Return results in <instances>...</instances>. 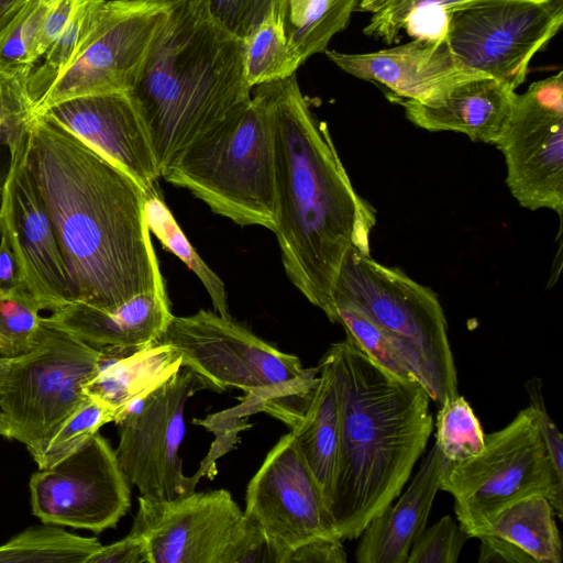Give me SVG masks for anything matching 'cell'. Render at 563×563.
Segmentation results:
<instances>
[{
    "instance_id": "6da1fadb",
    "label": "cell",
    "mask_w": 563,
    "mask_h": 563,
    "mask_svg": "<svg viewBox=\"0 0 563 563\" xmlns=\"http://www.w3.org/2000/svg\"><path fill=\"white\" fill-rule=\"evenodd\" d=\"M26 163L52 221L76 301L113 309L165 289L145 190L45 114L29 124Z\"/></svg>"
},
{
    "instance_id": "7a4b0ae2",
    "label": "cell",
    "mask_w": 563,
    "mask_h": 563,
    "mask_svg": "<svg viewBox=\"0 0 563 563\" xmlns=\"http://www.w3.org/2000/svg\"><path fill=\"white\" fill-rule=\"evenodd\" d=\"M268 108L275 153L276 234L287 277L331 322L332 290L350 249L371 255L375 211L354 189L328 126L296 73L254 86Z\"/></svg>"
},
{
    "instance_id": "3957f363",
    "label": "cell",
    "mask_w": 563,
    "mask_h": 563,
    "mask_svg": "<svg viewBox=\"0 0 563 563\" xmlns=\"http://www.w3.org/2000/svg\"><path fill=\"white\" fill-rule=\"evenodd\" d=\"M340 415L330 504L335 534L354 540L402 490L433 430L430 397L374 363L345 338L325 352Z\"/></svg>"
},
{
    "instance_id": "277c9868",
    "label": "cell",
    "mask_w": 563,
    "mask_h": 563,
    "mask_svg": "<svg viewBox=\"0 0 563 563\" xmlns=\"http://www.w3.org/2000/svg\"><path fill=\"white\" fill-rule=\"evenodd\" d=\"M131 90L161 174L196 141L243 112L252 89L244 42L209 12L207 0H170Z\"/></svg>"
},
{
    "instance_id": "5b68a950",
    "label": "cell",
    "mask_w": 563,
    "mask_h": 563,
    "mask_svg": "<svg viewBox=\"0 0 563 563\" xmlns=\"http://www.w3.org/2000/svg\"><path fill=\"white\" fill-rule=\"evenodd\" d=\"M159 340L179 351L181 366L201 377L208 389L243 390L256 411L274 416L289 428L301 417L319 377L318 366L305 368L296 355L216 311L173 316Z\"/></svg>"
},
{
    "instance_id": "8992f818",
    "label": "cell",
    "mask_w": 563,
    "mask_h": 563,
    "mask_svg": "<svg viewBox=\"0 0 563 563\" xmlns=\"http://www.w3.org/2000/svg\"><path fill=\"white\" fill-rule=\"evenodd\" d=\"M332 302L334 312L338 306L352 308L388 334L438 407L459 395L448 323L432 289L352 247L334 282Z\"/></svg>"
},
{
    "instance_id": "52a82bcc",
    "label": "cell",
    "mask_w": 563,
    "mask_h": 563,
    "mask_svg": "<svg viewBox=\"0 0 563 563\" xmlns=\"http://www.w3.org/2000/svg\"><path fill=\"white\" fill-rule=\"evenodd\" d=\"M240 225H276L274 135L252 88L247 108L191 144L162 175Z\"/></svg>"
},
{
    "instance_id": "ba28073f",
    "label": "cell",
    "mask_w": 563,
    "mask_h": 563,
    "mask_svg": "<svg viewBox=\"0 0 563 563\" xmlns=\"http://www.w3.org/2000/svg\"><path fill=\"white\" fill-rule=\"evenodd\" d=\"M440 489L453 496L457 522L470 538L477 539L499 512L532 495L544 496L562 518L563 479L554 470L530 406L503 429L485 434L479 454L451 463Z\"/></svg>"
},
{
    "instance_id": "9c48e42d",
    "label": "cell",
    "mask_w": 563,
    "mask_h": 563,
    "mask_svg": "<svg viewBox=\"0 0 563 563\" xmlns=\"http://www.w3.org/2000/svg\"><path fill=\"white\" fill-rule=\"evenodd\" d=\"M100 350L42 319L34 346L0 356V434L31 449L88 396L84 385L98 368Z\"/></svg>"
},
{
    "instance_id": "30bf717a",
    "label": "cell",
    "mask_w": 563,
    "mask_h": 563,
    "mask_svg": "<svg viewBox=\"0 0 563 563\" xmlns=\"http://www.w3.org/2000/svg\"><path fill=\"white\" fill-rule=\"evenodd\" d=\"M130 532L144 540L148 563L273 562L261 532L227 489L164 500L140 496Z\"/></svg>"
},
{
    "instance_id": "8fae6325",
    "label": "cell",
    "mask_w": 563,
    "mask_h": 563,
    "mask_svg": "<svg viewBox=\"0 0 563 563\" xmlns=\"http://www.w3.org/2000/svg\"><path fill=\"white\" fill-rule=\"evenodd\" d=\"M563 23V0H472L450 12L446 42L466 68L516 90Z\"/></svg>"
},
{
    "instance_id": "7c38bea8",
    "label": "cell",
    "mask_w": 563,
    "mask_h": 563,
    "mask_svg": "<svg viewBox=\"0 0 563 563\" xmlns=\"http://www.w3.org/2000/svg\"><path fill=\"white\" fill-rule=\"evenodd\" d=\"M208 389L194 371L180 367L167 380L124 407L115 417V455L130 485L148 499H173L195 490L183 473L178 451L185 437V407L197 391Z\"/></svg>"
},
{
    "instance_id": "4fadbf2b",
    "label": "cell",
    "mask_w": 563,
    "mask_h": 563,
    "mask_svg": "<svg viewBox=\"0 0 563 563\" xmlns=\"http://www.w3.org/2000/svg\"><path fill=\"white\" fill-rule=\"evenodd\" d=\"M504 154L506 184L529 210L563 211L562 71L532 82L517 95L495 144Z\"/></svg>"
},
{
    "instance_id": "5bb4252c",
    "label": "cell",
    "mask_w": 563,
    "mask_h": 563,
    "mask_svg": "<svg viewBox=\"0 0 563 563\" xmlns=\"http://www.w3.org/2000/svg\"><path fill=\"white\" fill-rule=\"evenodd\" d=\"M168 14L164 1L106 0L85 47L36 104L34 114L75 97L131 91Z\"/></svg>"
},
{
    "instance_id": "9a60e30c",
    "label": "cell",
    "mask_w": 563,
    "mask_h": 563,
    "mask_svg": "<svg viewBox=\"0 0 563 563\" xmlns=\"http://www.w3.org/2000/svg\"><path fill=\"white\" fill-rule=\"evenodd\" d=\"M245 518L261 532L273 562L320 538H338L323 493L291 432L267 453L250 481ZM339 539V538H338Z\"/></svg>"
},
{
    "instance_id": "2e32d148",
    "label": "cell",
    "mask_w": 563,
    "mask_h": 563,
    "mask_svg": "<svg viewBox=\"0 0 563 563\" xmlns=\"http://www.w3.org/2000/svg\"><path fill=\"white\" fill-rule=\"evenodd\" d=\"M34 516L45 525L99 533L117 526L131 506V489L109 442L96 433L86 444L30 479Z\"/></svg>"
},
{
    "instance_id": "e0dca14e",
    "label": "cell",
    "mask_w": 563,
    "mask_h": 563,
    "mask_svg": "<svg viewBox=\"0 0 563 563\" xmlns=\"http://www.w3.org/2000/svg\"><path fill=\"white\" fill-rule=\"evenodd\" d=\"M27 132L10 150L11 164L0 200V233L13 251L19 283L41 309L56 311L75 298L52 221L26 163Z\"/></svg>"
},
{
    "instance_id": "ac0fdd59",
    "label": "cell",
    "mask_w": 563,
    "mask_h": 563,
    "mask_svg": "<svg viewBox=\"0 0 563 563\" xmlns=\"http://www.w3.org/2000/svg\"><path fill=\"white\" fill-rule=\"evenodd\" d=\"M45 114L129 174L145 191L161 177L147 131L131 91L75 97Z\"/></svg>"
},
{
    "instance_id": "d6986e66",
    "label": "cell",
    "mask_w": 563,
    "mask_h": 563,
    "mask_svg": "<svg viewBox=\"0 0 563 563\" xmlns=\"http://www.w3.org/2000/svg\"><path fill=\"white\" fill-rule=\"evenodd\" d=\"M343 71L380 84L399 99L428 103L455 85L484 74L463 66L446 41L417 40L371 53L325 51ZM487 76V75H486Z\"/></svg>"
},
{
    "instance_id": "ffe728a7",
    "label": "cell",
    "mask_w": 563,
    "mask_h": 563,
    "mask_svg": "<svg viewBox=\"0 0 563 563\" xmlns=\"http://www.w3.org/2000/svg\"><path fill=\"white\" fill-rule=\"evenodd\" d=\"M515 97V90L506 84L481 75L428 103L399 98L396 101L404 107L407 119L421 129L460 132L474 142L495 145Z\"/></svg>"
},
{
    "instance_id": "44dd1931",
    "label": "cell",
    "mask_w": 563,
    "mask_h": 563,
    "mask_svg": "<svg viewBox=\"0 0 563 563\" xmlns=\"http://www.w3.org/2000/svg\"><path fill=\"white\" fill-rule=\"evenodd\" d=\"M451 462L434 444L411 484L396 504L375 516L360 534L357 563H406L410 549L426 529L441 479Z\"/></svg>"
},
{
    "instance_id": "7402d4cb",
    "label": "cell",
    "mask_w": 563,
    "mask_h": 563,
    "mask_svg": "<svg viewBox=\"0 0 563 563\" xmlns=\"http://www.w3.org/2000/svg\"><path fill=\"white\" fill-rule=\"evenodd\" d=\"M173 313L166 289L139 294L113 309L76 301L47 317L98 350L132 349L158 341Z\"/></svg>"
},
{
    "instance_id": "603a6c76",
    "label": "cell",
    "mask_w": 563,
    "mask_h": 563,
    "mask_svg": "<svg viewBox=\"0 0 563 563\" xmlns=\"http://www.w3.org/2000/svg\"><path fill=\"white\" fill-rule=\"evenodd\" d=\"M477 539L478 563H561L563 559L553 507L541 495L505 508Z\"/></svg>"
},
{
    "instance_id": "cb8c5ba5",
    "label": "cell",
    "mask_w": 563,
    "mask_h": 563,
    "mask_svg": "<svg viewBox=\"0 0 563 563\" xmlns=\"http://www.w3.org/2000/svg\"><path fill=\"white\" fill-rule=\"evenodd\" d=\"M100 352L97 372L84 385V393L117 415L183 367L179 351L161 340L140 347H106Z\"/></svg>"
},
{
    "instance_id": "d4e9b609",
    "label": "cell",
    "mask_w": 563,
    "mask_h": 563,
    "mask_svg": "<svg viewBox=\"0 0 563 563\" xmlns=\"http://www.w3.org/2000/svg\"><path fill=\"white\" fill-rule=\"evenodd\" d=\"M319 377L301 417L290 428L330 510L340 438V415L331 360L318 364Z\"/></svg>"
},
{
    "instance_id": "484cf974",
    "label": "cell",
    "mask_w": 563,
    "mask_h": 563,
    "mask_svg": "<svg viewBox=\"0 0 563 563\" xmlns=\"http://www.w3.org/2000/svg\"><path fill=\"white\" fill-rule=\"evenodd\" d=\"M357 4L358 0H277L275 12L298 67L327 51L330 40L346 27Z\"/></svg>"
},
{
    "instance_id": "4316f807",
    "label": "cell",
    "mask_w": 563,
    "mask_h": 563,
    "mask_svg": "<svg viewBox=\"0 0 563 563\" xmlns=\"http://www.w3.org/2000/svg\"><path fill=\"white\" fill-rule=\"evenodd\" d=\"M106 0H84L76 14L55 40L43 62L27 79V91L35 109L60 75L78 57L102 13Z\"/></svg>"
},
{
    "instance_id": "83f0119b",
    "label": "cell",
    "mask_w": 563,
    "mask_h": 563,
    "mask_svg": "<svg viewBox=\"0 0 563 563\" xmlns=\"http://www.w3.org/2000/svg\"><path fill=\"white\" fill-rule=\"evenodd\" d=\"M145 218L150 232L159 242L183 261L206 287L214 311L231 318L223 282L200 257L176 222L174 216L163 201L158 187L145 191Z\"/></svg>"
},
{
    "instance_id": "f1b7e54d",
    "label": "cell",
    "mask_w": 563,
    "mask_h": 563,
    "mask_svg": "<svg viewBox=\"0 0 563 563\" xmlns=\"http://www.w3.org/2000/svg\"><path fill=\"white\" fill-rule=\"evenodd\" d=\"M85 538L51 526L31 527L0 545V562L86 563L100 547Z\"/></svg>"
},
{
    "instance_id": "f546056e",
    "label": "cell",
    "mask_w": 563,
    "mask_h": 563,
    "mask_svg": "<svg viewBox=\"0 0 563 563\" xmlns=\"http://www.w3.org/2000/svg\"><path fill=\"white\" fill-rule=\"evenodd\" d=\"M117 412L91 398L82 401L45 439L29 449L38 468H47L86 444Z\"/></svg>"
},
{
    "instance_id": "4dcf8cb0",
    "label": "cell",
    "mask_w": 563,
    "mask_h": 563,
    "mask_svg": "<svg viewBox=\"0 0 563 563\" xmlns=\"http://www.w3.org/2000/svg\"><path fill=\"white\" fill-rule=\"evenodd\" d=\"M243 42L245 78L251 89L298 69L275 9Z\"/></svg>"
},
{
    "instance_id": "1f68e13d",
    "label": "cell",
    "mask_w": 563,
    "mask_h": 563,
    "mask_svg": "<svg viewBox=\"0 0 563 563\" xmlns=\"http://www.w3.org/2000/svg\"><path fill=\"white\" fill-rule=\"evenodd\" d=\"M435 445L451 462L461 463L482 452L485 433L471 405L463 396L446 399L435 421Z\"/></svg>"
},
{
    "instance_id": "d6a6232c",
    "label": "cell",
    "mask_w": 563,
    "mask_h": 563,
    "mask_svg": "<svg viewBox=\"0 0 563 563\" xmlns=\"http://www.w3.org/2000/svg\"><path fill=\"white\" fill-rule=\"evenodd\" d=\"M41 310L37 300L22 284L0 287L1 356H16L34 346L43 319Z\"/></svg>"
},
{
    "instance_id": "836d02e7",
    "label": "cell",
    "mask_w": 563,
    "mask_h": 563,
    "mask_svg": "<svg viewBox=\"0 0 563 563\" xmlns=\"http://www.w3.org/2000/svg\"><path fill=\"white\" fill-rule=\"evenodd\" d=\"M334 322L343 327L346 339L382 368L400 378L417 380L391 338L362 313L338 306Z\"/></svg>"
},
{
    "instance_id": "e575fe53",
    "label": "cell",
    "mask_w": 563,
    "mask_h": 563,
    "mask_svg": "<svg viewBox=\"0 0 563 563\" xmlns=\"http://www.w3.org/2000/svg\"><path fill=\"white\" fill-rule=\"evenodd\" d=\"M56 0H32L0 43V66L29 71L37 64L36 48L45 19Z\"/></svg>"
},
{
    "instance_id": "d590c367",
    "label": "cell",
    "mask_w": 563,
    "mask_h": 563,
    "mask_svg": "<svg viewBox=\"0 0 563 563\" xmlns=\"http://www.w3.org/2000/svg\"><path fill=\"white\" fill-rule=\"evenodd\" d=\"M31 71L0 66V143L15 147L34 117L27 91Z\"/></svg>"
},
{
    "instance_id": "8d00e7d4",
    "label": "cell",
    "mask_w": 563,
    "mask_h": 563,
    "mask_svg": "<svg viewBox=\"0 0 563 563\" xmlns=\"http://www.w3.org/2000/svg\"><path fill=\"white\" fill-rule=\"evenodd\" d=\"M472 0H358L357 8L372 14L364 33L391 44L399 41L405 21L412 10L431 4L452 10Z\"/></svg>"
},
{
    "instance_id": "74e56055",
    "label": "cell",
    "mask_w": 563,
    "mask_h": 563,
    "mask_svg": "<svg viewBox=\"0 0 563 563\" xmlns=\"http://www.w3.org/2000/svg\"><path fill=\"white\" fill-rule=\"evenodd\" d=\"M468 539L452 516H443L417 538L406 563H456Z\"/></svg>"
},
{
    "instance_id": "f35d334b",
    "label": "cell",
    "mask_w": 563,
    "mask_h": 563,
    "mask_svg": "<svg viewBox=\"0 0 563 563\" xmlns=\"http://www.w3.org/2000/svg\"><path fill=\"white\" fill-rule=\"evenodd\" d=\"M276 3L277 0H207L210 14L242 41L263 23Z\"/></svg>"
},
{
    "instance_id": "ab89813d",
    "label": "cell",
    "mask_w": 563,
    "mask_h": 563,
    "mask_svg": "<svg viewBox=\"0 0 563 563\" xmlns=\"http://www.w3.org/2000/svg\"><path fill=\"white\" fill-rule=\"evenodd\" d=\"M526 389L529 396V406L537 417L539 431L554 470L563 479V437L547 410L541 379L539 377L529 379L526 383Z\"/></svg>"
},
{
    "instance_id": "60d3db41",
    "label": "cell",
    "mask_w": 563,
    "mask_h": 563,
    "mask_svg": "<svg viewBox=\"0 0 563 563\" xmlns=\"http://www.w3.org/2000/svg\"><path fill=\"white\" fill-rule=\"evenodd\" d=\"M450 12L439 4L417 8L408 14L404 29L413 40L446 41Z\"/></svg>"
},
{
    "instance_id": "b9f144b4",
    "label": "cell",
    "mask_w": 563,
    "mask_h": 563,
    "mask_svg": "<svg viewBox=\"0 0 563 563\" xmlns=\"http://www.w3.org/2000/svg\"><path fill=\"white\" fill-rule=\"evenodd\" d=\"M86 563H148L144 540L132 533L109 545H100Z\"/></svg>"
},
{
    "instance_id": "7bdbcfd3",
    "label": "cell",
    "mask_w": 563,
    "mask_h": 563,
    "mask_svg": "<svg viewBox=\"0 0 563 563\" xmlns=\"http://www.w3.org/2000/svg\"><path fill=\"white\" fill-rule=\"evenodd\" d=\"M347 561L343 541L338 538H320L294 550L287 563H345Z\"/></svg>"
},
{
    "instance_id": "ee69618b",
    "label": "cell",
    "mask_w": 563,
    "mask_h": 563,
    "mask_svg": "<svg viewBox=\"0 0 563 563\" xmlns=\"http://www.w3.org/2000/svg\"><path fill=\"white\" fill-rule=\"evenodd\" d=\"M84 0H56L48 12L36 48L37 62L71 21Z\"/></svg>"
},
{
    "instance_id": "f6af8a7d",
    "label": "cell",
    "mask_w": 563,
    "mask_h": 563,
    "mask_svg": "<svg viewBox=\"0 0 563 563\" xmlns=\"http://www.w3.org/2000/svg\"><path fill=\"white\" fill-rule=\"evenodd\" d=\"M19 284V271L11 245L0 233V287L12 288Z\"/></svg>"
},
{
    "instance_id": "bcb514c9",
    "label": "cell",
    "mask_w": 563,
    "mask_h": 563,
    "mask_svg": "<svg viewBox=\"0 0 563 563\" xmlns=\"http://www.w3.org/2000/svg\"><path fill=\"white\" fill-rule=\"evenodd\" d=\"M32 0H0V43Z\"/></svg>"
},
{
    "instance_id": "7dc6e473",
    "label": "cell",
    "mask_w": 563,
    "mask_h": 563,
    "mask_svg": "<svg viewBox=\"0 0 563 563\" xmlns=\"http://www.w3.org/2000/svg\"><path fill=\"white\" fill-rule=\"evenodd\" d=\"M11 164L9 146L0 143V200L7 181Z\"/></svg>"
},
{
    "instance_id": "c3c4849f",
    "label": "cell",
    "mask_w": 563,
    "mask_h": 563,
    "mask_svg": "<svg viewBox=\"0 0 563 563\" xmlns=\"http://www.w3.org/2000/svg\"><path fill=\"white\" fill-rule=\"evenodd\" d=\"M156 1H164V2H169L170 0H156Z\"/></svg>"
}]
</instances>
